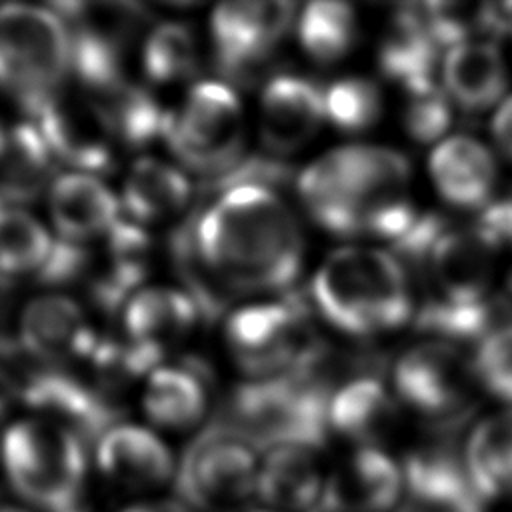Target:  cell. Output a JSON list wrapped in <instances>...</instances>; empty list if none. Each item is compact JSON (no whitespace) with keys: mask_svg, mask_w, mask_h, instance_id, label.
Listing matches in <instances>:
<instances>
[{"mask_svg":"<svg viewBox=\"0 0 512 512\" xmlns=\"http://www.w3.org/2000/svg\"><path fill=\"white\" fill-rule=\"evenodd\" d=\"M224 334L234 362L260 380L306 372L324 356L304 302L292 296L236 310Z\"/></svg>","mask_w":512,"mask_h":512,"instance_id":"ba28073f","label":"cell"},{"mask_svg":"<svg viewBox=\"0 0 512 512\" xmlns=\"http://www.w3.org/2000/svg\"><path fill=\"white\" fill-rule=\"evenodd\" d=\"M492 132L500 148L512 158V98H508L492 120Z\"/></svg>","mask_w":512,"mask_h":512,"instance_id":"ab89813d","label":"cell"},{"mask_svg":"<svg viewBox=\"0 0 512 512\" xmlns=\"http://www.w3.org/2000/svg\"><path fill=\"white\" fill-rule=\"evenodd\" d=\"M408 160L382 146H346L310 164L298 178L308 214L338 236L392 240L414 214L406 196Z\"/></svg>","mask_w":512,"mask_h":512,"instance_id":"7a4b0ae2","label":"cell"},{"mask_svg":"<svg viewBox=\"0 0 512 512\" xmlns=\"http://www.w3.org/2000/svg\"><path fill=\"white\" fill-rule=\"evenodd\" d=\"M312 452L298 446L270 450L258 472L256 494L284 512H318L328 478Z\"/></svg>","mask_w":512,"mask_h":512,"instance_id":"d4e9b609","label":"cell"},{"mask_svg":"<svg viewBox=\"0 0 512 512\" xmlns=\"http://www.w3.org/2000/svg\"><path fill=\"white\" fill-rule=\"evenodd\" d=\"M440 196L460 208H484L496 184V164L486 146L468 136L444 140L430 156Z\"/></svg>","mask_w":512,"mask_h":512,"instance_id":"603a6c76","label":"cell"},{"mask_svg":"<svg viewBox=\"0 0 512 512\" xmlns=\"http://www.w3.org/2000/svg\"><path fill=\"white\" fill-rule=\"evenodd\" d=\"M0 460L12 490L42 512L80 508L86 480L82 438L48 418L10 424L0 442Z\"/></svg>","mask_w":512,"mask_h":512,"instance_id":"5b68a950","label":"cell"},{"mask_svg":"<svg viewBox=\"0 0 512 512\" xmlns=\"http://www.w3.org/2000/svg\"><path fill=\"white\" fill-rule=\"evenodd\" d=\"M18 386L20 400L44 414L42 418L70 428L80 438L98 440L116 424L112 402L98 388L62 372L58 366L44 364L42 368L28 370L24 380H18Z\"/></svg>","mask_w":512,"mask_h":512,"instance_id":"5bb4252c","label":"cell"},{"mask_svg":"<svg viewBox=\"0 0 512 512\" xmlns=\"http://www.w3.org/2000/svg\"><path fill=\"white\" fill-rule=\"evenodd\" d=\"M506 280H508V288L512 290V256H510V262H508V272H506Z\"/></svg>","mask_w":512,"mask_h":512,"instance_id":"f6af8a7d","label":"cell"},{"mask_svg":"<svg viewBox=\"0 0 512 512\" xmlns=\"http://www.w3.org/2000/svg\"><path fill=\"white\" fill-rule=\"evenodd\" d=\"M438 42L430 34L420 6H402L380 44L378 62L384 76L400 84L406 94L436 88L434 70Z\"/></svg>","mask_w":512,"mask_h":512,"instance_id":"7402d4cb","label":"cell"},{"mask_svg":"<svg viewBox=\"0 0 512 512\" xmlns=\"http://www.w3.org/2000/svg\"><path fill=\"white\" fill-rule=\"evenodd\" d=\"M192 198V184L186 174L164 160L142 156L132 162L120 204L136 224H158L176 218Z\"/></svg>","mask_w":512,"mask_h":512,"instance_id":"cb8c5ba5","label":"cell"},{"mask_svg":"<svg viewBox=\"0 0 512 512\" xmlns=\"http://www.w3.org/2000/svg\"><path fill=\"white\" fill-rule=\"evenodd\" d=\"M4 350H10V344L2 338V334H0V352H4Z\"/></svg>","mask_w":512,"mask_h":512,"instance_id":"bcb514c9","label":"cell"},{"mask_svg":"<svg viewBox=\"0 0 512 512\" xmlns=\"http://www.w3.org/2000/svg\"><path fill=\"white\" fill-rule=\"evenodd\" d=\"M116 146L142 148L164 136L166 112L144 88L124 80L102 92L86 94Z\"/></svg>","mask_w":512,"mask_h":512,"instance_id":"f1b7e54d","label":"cell"},{"mask_svg":"<svg viewBox=\"0 0 512 512\" xmlns=\"http://www.w3.org/2000/svg\"><path fill=\"white\" fill-rule=\"evenodd\" d=\"M146 418L170 432L194 428L206 414L208 394L194 364H160L146 376L142 394Z\"/></svg>","mask_w":512,"mask_h":512,"instance_id":"484cf974","label":"cell"},{"mask_svg":"<svg viewBox=\"0 0 512 512\" xmlns=\"http://www.w3.org/2000/svg\"><path fill=\"white\" fill-rule=\"evenodd\" d=\"M474 372L488 392L512 404V322L480 342Z\"/></svg>","mask_w":512,"mask_h":512,"instance_id":"8d00e7d4","label":"cell"},{"mask_svg":"<svg viewBox=\"0 0 512 512\" xmlns=\"http://www.w3.org/2000/svg\"><path fill=\"white\" fill-rule=\"evenodd\" d=\"M302 48L318 62L340 60L354 44L356 16L344 2H312L298 22Z\"/></svg>","mask_w":512,"mask_h":512,"instance_id":"e575fe53","label":"cell"},{"mask_svg":"<svg viewBox=\"0 0 512 512\" xmlns=\"http://www.w3.org/2000/svg\"><path fill=\"white\" fill-rule=\"evenodd\" d=\"M510 310L500 300H480L472 304H454L446 300H430L418 312V328L452 340H484L494 330L510 324L504 322Z\"/></svg>","mask_w":512,"mask_h":512,"instance_id":"1f68e13d","label":"cell"},{"mask_svg":"<svg viewBox=\"0 0 512 512\" xmlns=\"http://www.w3.org/2000/svg\"><path fill=\"white\" fill-rule=\"evenodd\" d=\"M474 230L494 248H512V196L486 204Z\"/></svg>","mask_w":512,"mask_h":512,"instance_id":"f35d334b","label":"cell"},{"mask_svg":"<svg viewBox=\"0 0 512 512\" xmlns=\"http://www.w3.org/2000/svg\"><path fill=\"white\" fill-rule=\"evenodd\" d=\"M442 78L450 98L468 112H482L496 104L508 84L502 54L490 42H464L450 48Z\"/></svg>","mask_w":512,"mask_h":512,"instance_id":"4316f807","label":"cell"},{"mask_svg":"<svg viewBox=\"0 0 512 512\" xmlns=\"http://www.w3.org/2000/svg\"><path fill=\"white\" fill-rule=\"evenodd\" d=\"M496 250L472 230H446L436 242L428 268L442 292L440 300L472 304L486 300Z\"/></svg>","mask_w":512,"mask_h":512,"instance_id":"44dd1931","label":"cell"},{"mask_svg":"<svg viewBox=\"0 0 512 512\" xmlns=\"http://www.w3.org/2000/svg\"><path fill=\"white\" fill-rule=\"evenodd\" d=\"M244 132L234 90L224 82L202 80L166 112L162 138L180 164L214 182L244 160Z\"/></svg>","mask_w":512,"mask_h":512,"instance_id":"52a82bcc","label":"cell"},{"mask_svg":"<svg viewBox=\"0 0 512 512\" xmlns=\"http://www.w3.org/2000/svg\"><path fill=\"white\" fill-rule=\"evenodd\" d=\"M330 396L326 382L310 372L240 384L216 424L254 448L298 446L316 450L326 440Z\"/></svg>","mask_w":512,"mask_h":512,"instance_id":"277c9868","label":"cell"},{"mask_svg":"<svg viewBox=\"0 0 512 512\" xmlns=\"http://www.w3.org/2000/svg\"><path fill=\"white\" fill-rule=\"evenodd\" d=\"M200 310L186 290L142 286L122 308L126 340L156 358L190 336Z\"/></svg>","mask_w":512,"mask_h":512,"instance_id":"d6986e66","label":"cell"},{"mask_svg":"<svg viewBox=\"0 0 512 512\" xmlns=\"http://www.w3.org/2000/svg\"><path fill=\"white\" fill-rule=\"evenodd\" d=\"M258 472L256 448L232 430L212 424L178 464L176 488L190 508L226 512L256 494Z\"/></svg>","mask_w":512,"mask_h":512,"instance_id":"30bf717a","label":"cell"},{"mask_svg":"<svg viewBox=\"0 0 512 512\" xmlns=\"http://www.w3.org/2000/svg\"><path fill=\"white\" fill-rule=\"evenodd\" d=\"M292 2H226L210 16V34L224 76L250 78L282 40L294 18Z\"/></svg>","mask_w":512,"mask_h":512,"instance_id":"7c38bea8","label":"cell"},{"mask_svg":"<svg viewBox=\"0 0 512 512\" xmlns=\"http://www.w3.org/2000/svg\"><path fill=\"white\" fill-rule=\"evenodd\" d=\"M402 490V468L382 450L362 446L326 480L318 512H388Z\"/></svg>","mask_w":512,"mask_h":512,"instance_id":"ac0fdd59","label":"cell"},{"mask_svg":"<svg viewBox=\"0 0 512 512\" xmlns=\"http://www.w3.org/2000/svg\"><path fill=\"white\" fill-rule=\"evenodd\" d=\"M20 346L48 366L90 356L98 344L80 304L62 294H44L26 304L18 320Z\"/></svg>","mask_w":512,"mask_h":512,"instance_id":"9a60e30c","label":"cell"},{"mask_svg":"<svg viewBox=\"0 0 512 512\" xmlns=\"http://www.w3.org/2000/svg\"><path fill=\"white\" fill-rule=\"evenodd\" d=\"M326 118L346 132L370 128L382 112L378 86L368 78H342L324 90Z\"/></svg>","mask_w":512,"mask_h":512,"instance_id":"d590c367","label":"cell"},{"mask_svg":"<svg viewBox=\"0 0 512 512\" xmlns=\"http://www.w3.org/2000/svg\"><path fill=\"white\" fill-rule=\"evenodd\" d=\"M56 158L40 130L28 120L8 130L0 158V198L10 204H28L54 182Z\"/></svg>","mask_w":512,"mask_h":512,"instance_id":"83f0119b","label":"cell"},{"mask_svg":"<svg viewBox=\"0 0 512 512\" xmlns=\"http://www.w3.org/2000/svg\"><path fill=\"white\" fill-rule=\"evenodd\" d=\"M52 248V234L30 212L18 206L0 210V272L38 276Z\"/></svg>","mask_w":512,"mask_h":512,"instance_id":"d6a6232c","label":"cell"},{"mask_svg":"<svg viewBox=\"0 0 512 512\" xmlns=\"http://www.w3.org/2000/svg\"><path fill=\"white\" fill-rule=\"evenodd\" d=\"M68 26L72 72L86 92H102L126 80L124 64L146 10L136 2H54Z\"/></svg>","mask_w":512,"mask_h":512,"instance_id":"9c48e42d","label":"cell"},{"mask_svg":"<svg viewBox=\"0 0 512 512\" xmlns=\"http://www.w3.org/2000/svg\"><path fill=\"white\" fill-rule=\"evenodd\" d=\"M474 366L450 344L426 342L408 350L394 368L400 398L436 428H456L472 408Z\"/></svg>","mask_w":512,"mask_h":512,"instance_id":"8fae6325","label":"cell"},{"mask_svg":"<svg viewBox=\"0 0 512 512\" xmlns=\"http://www.w3.org/2000/svg\"><path fill=\"white\" fill-rule=\"evenodd\" d=\"M30 122L44 136L56 162L94 176L112 170L118 146L88 96L74 100L58 94L34 112Z\"/></svg>","mask_w":512,"mask_h":512,"instance_id":"4fadbf2b","label":"cell"},{"mask_svg":"<svg viewBox=\"0 0 512 512\" xmlns=\"http://www.w3.org/2000/svg\"><path fill=\"white\" fill-rule=\"evenodd\" d=\"M6 140H8V132L0 126V158L4 154V148H6Z\"/></svg>","mask_w":512,"mask_h":512,"instance_id":"7bdbcfd3","label":"cell"},{"mask_svg":"<svg viewBox=\"0 0 512 512\" xmlns=\"http://www.w3.org/2000/svg\"><path fill=\"white\" fill-rule=\"evenodd\" d=\"M2 208H4V200L0 198V210H2Z\"/></svg>","mask_w":512,"mask_h":512,"instance_id":"7dc6e473","label":"cell"},{"mask_svg":"<svg viewBox=\"0 0 512 512\" xmlns=\"http://www.w3.org/2000/svg\"><path fill=\"white\" fill-rule=\"evenodd\" d=\"M398 408L388 390L374 378H358L342 386L328 408L330 426L364 446L382 440L396 424Z\"/></svg>","mask_w":512,"mask_h":512,"instance_id":"f546056e","label":"cell"},{"mask_svg":"<svg viewBox=\"0 0 512 512\" xmlns=\"http://www.w3.org/2000/svg\"><path fill=\"white\" fill-rule=\"evenodd\" d=\"M322 316L350 336H372L402 326L412 312L400 260L378 248H340L312 278Z\"/></svg>","mask_w":512,"mask_h":512,"instance_id":"3957f363","label":"cell"},{"mask_svg":"<svg viewBox=\"0 0 512 512\" xmlns=\"http://www.w3.org/2000/svg\"><path fill=\"white\" fill-rule=\"evenodd\" d=\"M464 464L482 500L512 498V410L494 414L474 428Z\"/></svg>","mask_w":512,"mask_h":512,"instance_id":"4dcf8cb0","label":"cell"},{"mask_svg":"<svg viewBox=\"0 0 512 512\" xmlns=\"http://www.w3.org/2000/svg\"><path fill=\"white\" fill-rule=\"evenodd\" d=\"M192 236L200 260L232 292L288 288L302 268L300 226L270 188L218 192L194 220Z\"/></svg>","mask_w":512,"mask_h":512,"instance_id":"6da1fadb","label":"cell"},{"mask_svg":"<svg viewBox=\"0 0 512 512\" xmlns=\"http://www.w3.org/2000/svg\"><path fill=\"white\" fill-rule=\"evenodd\" d=\"M0 512H28V510L18 508V506H8V504H4V506H0Z\"/></svg>","mask_w":512,"mask_h":512,"instance_id":"ee69618b","label":"cell"},{"mask_svg":"<svg viewBox=\"0 0 512 512\" xmlns=\"http://www.w3.org/2000/svg\"><path fill=\"white\" fill-rule=\"evenodd\" d=\"M120 512H192V508L174 498H164V500H150V502H136L126 506Z\"/></svg>","mask_w":512,"mask_h":512,"instance_id":"b9f144b4","label":"cell"},{"mask_svg":"<svg viewBox=\"0 0 512 512\" xmlns=\"http://www.w3.org/2000/svg\"><path fill=\"white\" fill-rule=\"evenodd\" d=\"M326 118L324 90L300 76H276L262 92L260 128L264 142L276 152L304 146Z\"/></svg>","mask_w":512,"mask_h":512,"instance_id":"ffe728a7","label":"cell"},{"mask_svg":"<svg viewBox=\"0 0 512 512\" xmlns=\"http://www.w3.org/2000/svg\"><path fill=\"white\" fill-rule=\"evenodd\" d=\"M72 72L66 22L50 6H0V88L30 116L62 94Z\"/></svg>","mask_w":512,"mask_h":512,"instance_id":"8992f818","label":"cell"},{"mask_svg":"<svg viewBox=\"0 0 512 512\" xmlns=\"http://www.w3.org/2000/svg\"><path fill=\"white\" fill-rule=\"evenodd\" d=\"M48 212L58 238L88 244L110 234L122 218V204L100 176L70 170L50 184Z\"/></svg>","mask_w":512,"mask_h":512,"instance_id":"e0dca14e","label":"cell"},{"mask_svg":"<svg viewBox=\"0 0 512 512\" xmlns=\"http://www.w3.org/2000/svg\"><path fill=\"white\" fill-rule=\"evenodd\" d=\"M198 66V46L192 30L182 22L154 26L142 46V70L156 86L188 80Z\"/></svg>","mask_w":512,"mask_h":512,"instance_id":"836d02e7","label":"cell"},{"mask_svg":"<svg viewBox=\"0 0 512 512\" xmlns=\"http://www.w3.org/2000/svg\"><path fill=\"white\" fill-rule=\"evenodd\" d=\"M18 400H20L18 378H14L8 370L0 368V418H4Z\"/></svg>","mask_w":512,"mask_h":512,"instance_id":"60d3db41","label":"cell"},{"mask_svg":"<svg viewBox=\"0 0 512 512\" xmlns=\"http://www.w3.org/2000/svg\"><path fill=\"white\" fill-rule=\"evenodd\" d=\"M98 470L126 490H156L176 476L170 448L146 426L116 422L96 440Z\"/></svg>","mask_w":512,"mask_h":512,"instance_id":"2e32d148","label":"cell"},{"mask_svg":"<svg viewBox=\"0 0 512 512\" xmlns=\"http://www.w3.org/2000/svg\"><path fill=\"white\" fill-rule=\"evenodd\" d=\"M404 124L408 134L422 144L438 140L452 124V108L448 98L438 88L410 94Z\"/></svg>","mask_w":512,"mask_h":512,"instance_id":"74e56055","label":"cell"}]
</instances>
